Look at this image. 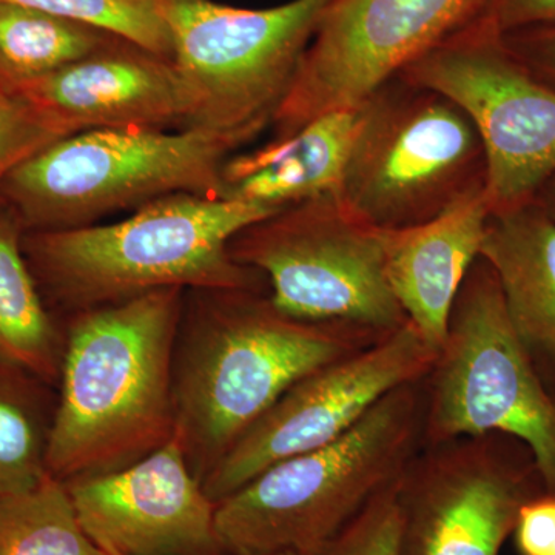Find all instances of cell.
Wrapping results in <instances>:
<instances>
[{
    "mask_svg": "<svg viewBox=\"0 0 555 555\" xmlns=\"http://www.w3.org/2000/svg\"><path fill=\"white\" fill-rule=\"evenodd\" d=\"M321 555H403L398 481L375 496Z\"/></svg>",
    "mask_w": 555,
    "mask_h": 555,
    "instance_id": "25",
    "label": "cell"
},
{
    "mask_svg": "<svg viewBox=\"0 0 555 555\" xmlns=\"http://www.w3.org/2000/svg\"><path fill=\"white\" fill-rule=\"evenodd\" d=\"M331 0L250 10L214 0H163L188 94L184 129L243 147L275 122Z\"/></svg>",
    "mask_w": 555,
    "mask_h": 555,
    "instance_id": "7",
    "label": "cell"
},
{
    "mask_svg": "<svg viewBox=\"0 0 555 555\" xmlns=\"http://www.w3.org/2000/svg\"><path fill=\"white\" fill-rule=\"evenodd\" d=\"M387 335L299 320L268 292H185L173 358L175 437L201 483L295 383Z\"/></svg>",
    "mask_w": 555,
    "mask_h": 555,
    "instance_id": "1",
    "label": "cell"
},
{
    "mask_svg": "<svg viewBox=\"0 0 555 555\" xmlns=\"http://www.w3.org/2000/svg\"><path fill=\"white\" fill-rule=\"evenodd\" d=\"M425 406V378L398 387L337 440L221 500L215 520L225 555L323 554L423 448Z\"/></svg>",
    "mask_w": 555,
    "mask_h": 555,
    "instance_id": "4",
    "label": "cell"
},
{
    "mask_svg": "<svg viewBox=\"0 0 555 555\" xmlns=\"http://www.w3.org/2000/svg\"><path fill=\"white\" fill-rule=\"evenodd\" d=\"M489 210L486 189L425 224L386 230V272L398 305L437 350L463 281L480 257Z\"/></svg>",
    "mask_w": 555,
    "mask_h": 555,
    "instance_id": "16",
    "label": "cell"
},
{
    "mask_svg": "<svg viewBox=\"0 0 555 555\" xmlns=\"http://www.w3.org/2000/svg\"><path fill=\"white\" fill-rule=\"evenodd\" d=\"M488 16L502 33L555 27V0H492Z\"/></svg>",
    "mask_w": 555,
    "mask_h": 555,
    "instance_id": "28",
    "label": "cell"
},
{
    "mask_svg": "<svg viewBox=\"0 0 555 555\" xmlns=\"http://www.w3.org/2000/svg\"><path fill=\"white\" fill-rule=\"evenodd\" d=\"M184 288L69 313L47 470L62 481L122 469L177 433L173 358Z\"/></svg>",
    "mask_w": 555,
    "mask_h": 555,
    "instance_id": "2",
    "label": "cell"
},
{
    "mask_svg": "<svg viewBox=\"0 0 555 555\" xmlns=\"http://www.w3.org/2000/svg\"><path fill=\"white\" fill-rule=\"evenodd\" d=\"M492 0H331L278 112L276 137L353 109L412 62L480 20Z\"/></svg>",
    "mask_w": 555,
    "mask_h": 555,
    "instance_id": "12",
    "label": "cell"
},
{
    "mask_svg": "<svg viewBox=\"0 0 555 555\" xmlns=\"http://www.w3.org/2000/svg\"><path fill=\"white\" fill-rule=\"evenodd\" d=\"M0 555H107L83 531L67 485L47 473L0 494Z\"/></svg>",
    "mask_w": 555,
    "mask_h": 555,
    "instance_id": "21",
    "label": "cell"
},
{
    "mask_svg": "<svg viewBox=\"0 0 555 555\" xmlns=\"http://www.w3.org/2000/svg\"><path fill=\"white\" fill-rule=\"evenodd\" d=\"M100 28L171 60L173 43L163 0H0Z\"/></svg>",
    "mask_w": 555,
    "mask_h": 555,
    "instance_id": "23",
    "label": "cell"
},
{
    "mask_svg": "<svg viewBox=\"0 0 555 555\" xmlns=\"http://www.w3.org/2000/svg\"><path fill=\"white\" fill-rule=\"evenodd\" d=\"M425 392L423 444L506 434L531 449L555 495V389L514 334L494 270L481 257L456 295Z\"/></svg>",
    "mask_w": 555,
    "mask_h": 555,
    "instance_id": "8",
    "label": "cell"
},
{
    "mask_svg": "<svg viewBox=\"0 0 555 555\" xmlns=\"http://www.w3.org/2000/svg\"><path fill=\"white\" fill-rule=\"evenodd\" d=\"M278 210L175 193L108 224L28 232L24 251L39 287L65 312L164 291L268 292L262 273L232 258L230 241Z\"/></svg>",
    "mask_w": 555,
    "mask_h": 555,
    "instance_id": "3",
    "label": "cell"
},
{
    "mask_svg": "<svg viewBox=\"0 0 555 555\" xmlns=\"http://www.w3.org/2000/svg\"><path fill=\"white\" fill-rule=\"evenodd\" d=\"M507 47L539 78L555 87V27L525 28L503 33Z\"/></svg>",
    "mask_w": 555,
    "mask_h": 555,
    "instance_id": "27",
    "label": "cell"
},
{
    "mask_svg": "<svg viewBox=\"0 0 555 555\" xmlns=\"http://www.w3.org/2000/svg\"><path fill=\"white\" fill-rule=\"evenodd\" d=\"M535 203L555 221V175L543 185L537 195Z\"/></svg>",
    "mask_w": 555,
    "mask_h": 555,
    "instance_id": "29",
    "label": "cell"
},
{
    "mask_svg": "<svg viewBox=\"0 0 555 555\" xmlns=\"http://www.w3.org/2000/svg\"><path fill=\"white\" fill-rule=\"evenodd\" d=\"M118 39L90 25L0 2V87L17 89Z\"/></svg>",
    "mask_w": 555,
    "mask_h": 555,
    "instance_id": "20",
    "label": "cell"
},
{
    "mask_svg": "<svg viewBox=\"0 0 555 555\" xmlns=\"http://www.w3.org/2000/svg\"><path fill=\"white\" fill-rule=\"evenodd\" d=\"M80 525L107 555H225L217 503L173 437L133 465L65 481Z\"/></svg>",
    "mask_w": 555,
    "mask_h": 555,
    "instance_id": "14",
    "label": "cell"
},
{
    "mask_svg": "<svg viewBox=\"0 0 555 555\" xmlns=\"http://www.w3.org/2000/svg\"><path fill=\"white\" fill-rule=\"evenodd\" d=\"M65 137L46 112L16 91L0 87V185L22 163Z\"/></svg>",
    "mask_w": 555,
    "mask_h": 555,
    "instance_id": "24",
    "label": "cell"
},
{
    "mask_svg": "<svg viewBox=\"0 0 555 555\" xmlns=\"http://www.w3.org/2000/svg\"><path fill=\"white\" fill-rule=\"evenodd\" d=\"M513 535L518 555H555V495L543 492L526 503Z\"/></svg>",
    "mask_w": 555,
    "mask_h": 555,
    "instance_id": "26",
    "label": "cell"
},
{
    "mask_svg": "<svg viewBox=\"0 0 555 555\" xmlns=\"http://www.w3.org/2000/svg\"><path fill=\"white\" fill-rule=\"evenodd\" d=\"M24 235L17 219L0 208V364L56 383L64 332L46 308L25 257Z\"/></svg>",
    "mask_w": 555,
    "mask_h": 555,
    "instance_id": "19",
    "label": "cell"
},
{
    "mask_svg": "<svg viewBox=\"0 0 555 555\" xmlns=\"http://www.w3.org/2000/svg\"><path fill=\"white\" fill-rule=\"evenodd\" d=\"M476 126L436 90L393 78L358 107L338 195L382 230L425 224L486 189Z\"/></svg>",
    "mask_w": 555,
    "mask_h": 555,
    "instance_id": "6",
    "label": "cell"
},
{
    "mask_svg": "<svg viewBox=\"0 0 555 555\" xmlns=\"http://www.w3.org/2000/svg\"><path fill=\"white\" fill-rule=\"evenodd\" d=\"M543 492L531 449L506 434L423 444L398 480L403 555H500Z\"/></svg>",
    "mask_w": 555,
    "mask_h": 555,
    "instance_id": "11",
    "label": "cell"
},
{
    "mask_svg": "<svg viewBox=\"0 0 555 555\" xmlns=\"http://www.w3.org/2000/svg\"><path fill=\"white\" fill-rule=\"evenodd\" d=\"M68 137L93 130L184 129L189 104L171 60L118 39L17 89Z\"/></svg>",
    "mask_w": 555,
    "mask_h": 555,
    "instance_id": "15",
    "label": "cell"
},
{
    "mask_svg": "<svg viewBox=\"0 0 555 555\" xmlns=\"http://www.w3.org/2000/svg\"><path fill=\"white\" fill-rule=\"evenodd\" d=\"M357 129L358 108L337 109L261 149L230 156L222 198L281 210L338 193Z\"/></svg>",
    "mask_w": 555,
    "mask_h": 555,
    "instance_id": "18",
    "label": "cell"
},
{
    "mask_svg": "<svg viewBox=\"0 0 555 555\" xmlns=\"http://www.w3.org/2000/svg\"><path fill=\"white\" fill-rule=\"evenodd\" d=\"M232 258L262 273L276 308L318 323L397 331L408 318L386 272V230L337 192L302 201L241 230Z\"/></svg>",
    "mask_w": 555,
    "mask_h": 555,
    "instance_id": "9",
    "label": "cell"
},
{
    "mask_svg": "<svg viewBox=\"0 0 555 555\" xmlns=\"http://www.w3.org/2000/svg\"><path fill=\"white\" fill-rule=\"evenodd\" d=\"M398 78L436 90L473 120L486 156L491 214L532 203L555 175V87L481 16L412 62Z\"/></svg>",
    "mask_w": 555,
    "mask_h": 555,
    "instance_id": "10",
    "label": "cell"
},
{
    "mask_svg": "<svg viewBox=\"0 0 555 555\" xmlns=\"http://www.w3.org/2000/svg\"><path fill=\"white\" fill-rule=\"evenodd\" d=\"M42 382L0 364V494L21 491L46 476L54 411L47 409Z\"/></svg>",
    "mask_w": 555,
    "mask_h": 555,
    "instance_id": "22",
    "label": "cell"
},
{
    "mask_svg": "<svg viewBox=\"0 0 555 555\" xmlns=\"http://www.w3.org/2000/svg\"><path fill=\"white\" fill-rule=\"evenodd\" d=\"M238 149L203 130L83 131L11 171L0 198L25 233L86 228L175 193L222 198V169Z\"/></svg>",
    "mask_w": 555,
    "mask_h": 555,
    "instance_id": "5",
    "label": "cell"
},
{
    "mask_svg": "<svg viewBox=\"0 0 555 555\" xmlns=\"http://www.w3.org/2000/svg\"><path fill=\"white\" fill-rule=\"evenodd\" d=\"M438 350L414 324L382 341L317 369L295 383L241 437L203 486L219 503L268 467L337 440L387 393L426 378Z\"/></svg>",
    "mask_w": 555,
    "mask_h": 555,
    "instance_id": "13",
    "label": "cell"
},
{
    "mask_svg": "<svg viewBox=\"0 0 555 555\" xmlns=\"http://www.w3.org/2000/svg\"><path fill=\"white\" fill-rule=\"evenodd\" d=\"M480 257L494 270L511 327L555 389V221L535 201L489 215Z\"/></svg>",
    "mask_w": 555,
    "mask_h": 555,
    "instance_id": "17",
    "label": "cell"
},
{
    "mask_svg": "<svg viewBox=\"0 0 555 555\" xmlns=\"http://www.w3.org/2000/svg\"><path fill=\"white\" fill-rule=\"evenodd\" d=\"M278 555H310V554L284 553V554H278Z\"/></svg>",
    "mask_w": 555,
    "mask_h": 555,
    "instance_id": "30",
    "label": "cell"
}]
</instances>
